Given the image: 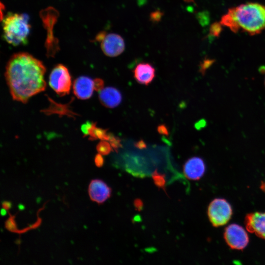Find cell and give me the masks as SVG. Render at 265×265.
Wrapping results in <instances>:
<instances>
[{
	"instance_id": "1",
	"label": "cell",
	"mask_w": 265,
	"mask_h": 265,
	"mask_svg": "<svg viewBox=\"0 0 265 265\" xmlns=\"http://www.w3.org/2000/svg\"><path fill=\"white\" fill-rule=\"evenodd\" d=\"M46 68L43 63L27 53L14 54L6 66L5 78L14 100L25 103L45 90Z\"/></svg>"
},
{
	"instance_id": "2",
	"label": "cell",
	"mask_w": 265,
	"mask_h": 265,
	"mask_svg": "<svg viewBox=\"0 0 265 265\" xmlns=\"http://www.w3.org/2000/svg\"><path fill=\"white\" fill-rule=\"evenodd\" d=\"M221 24L232 32L255 35L265 29V5L249 2L229 8L221 17Z\"/></svg>"
},
{
	"instance_id": "3",
	"label": "cell",
	"mask_w": 265,
	"mask_h": 265,
	"mask_svg": "<svg viewBox=\"0 0 265 265\" xmlns=\"http://www.w3.org/2000/svg\"><path fill=\"white\" fill-rule=\"evenodd\" d=\"M2 28L4 39L9 44L16 46L27 43L30 26L26 15L8 14L2 21Z\"/></svg>"
},
{
	"instance_id": "4",
	"label": "cell",
	"mask_w": 265,
	"mask_h": 265,
	"mask_svg": "<svg viewBox=\"0 0 265 265\" xmlns=\"http://www.w3.org/2000/svg\"><path fill=\"white\" fill-rule=\"evenodd\" d=\"M233 210L225 199L216 198L209 204L208 215L210 222L215 227L226 224L231 218Z\"/></svg>"
},
{
	"instance_id": "5",
	"label": "cell",
	"mask_w": 265,
	"mask_h": 265,
	"mask_svg": "<svg viewBox=\"0 0 265 265\" xmlns=\"http://www.w3.org/2000/svg\"><path fill=\"white\" fill-rule=\"evenodd\" d=\"M49 85L60 96L69 93L72 85L71 77L66 66L58 64L53 68L49 77Z\"/></svg>"
},
{
	"instance_id": "6",
	"label": "cell",
	"mask_w": 265,
	"mask_h": 265,
	"mask_svg": "<svg viewBox=\"0 0 265 265\" xmlns=\"http://www.w3.org/2000/svg\"><path fill=\"white\" fill-rule=\"evenodd\" d=\"M96 39L100 42L103 52L107 56H117L125 50L124 40L119 34L114 33L106 34L102 32L97 35Z\"/></svg>"
},
{
	"instance_id": "7",
	"label": "cell",
	"mask_w": 265,
	"mask_h": 265,
	"mask_svg": "<svg viewBox=\"0 0 265 265\" xmlns=\"http://www.w3.org/2000/svg\"><path fill=\"white\" fill-rule=\"evenodd\" d=\"M224 238L231 249L236 250L245 248L249 240L245 230L241 226L236 224H232L225 228Z\"/></svg>"
},
{
	"instance_id": "8",
	"label": "cell",
	"mask_w": 265,
	"mask_h": 265,
	"mask_svg": "<svg viewBox=\"0 0 265 265\" xmlns=\"http://www.w3.org/2000/svg\"><path fill=\"white\" fill-rule=\"evenodd\" d=\"M244 224L249 232L265 239V212L248 213L245 217Z\"/></svg>"
},
{
	"instance_id": "9",
	"label": "cell",
	"mask_w": 265,
	"mask_h": 265,
	"mask_svg": "<svg viewBox=\"0 0 265 265\" xmlns=\"http://www.w3.org/2000/svg\"><path fill=\"white\" fill-rule=\"evenodd\" d=\"M88 193L93 201L102 204L110 197L111 189L103 181L95 179L89 184Z\"/></svg>"
},
{
	"instance_id": "10",
	"label": "cell",
	"mask_w": 265,
	"mask_h": 265,
	"mask_svg": "<svg viewBox=\"0 0 265 265\" xmlns=\"http://www.w3.org/2000/svg\"><path fill=\"white\" fill-rule=\"evenodd\" d=\"M185 176L191 180L201 178L206 171V165L203 159L198 157H193L187 159L184 165Z\"/></svg>"
},
{
	"instance_id": "11",
	"label": "cell",
	"mask_w": 265,
	"mask_h": 265,
	"mask_svg": "<svg viewBox=\"0 0 265 265\" xmlns=\"http://www.w3.org/2000/svg\"><path fill=\"white\" fill-rule=\"evenodd\" d=\"M73 88L74 94L78 98L88 99L92 96L94 90V80L88 77H80L74 81Z\"/></svg>"
},
{
	"instance_id": "12",
	"label": "cell",
	"mask_w": 265,
	"mask_h": 265,
	"mask_svg": "<svg viewBox=\"0 0 265 265\" xmlns=\"http://www.w3.org/2000/svg\"><path fill=\"white\" fill-rule=\"evenodd\" d=\"M99 99L104 106L114 108L117 106L122 100L120 91L113 87H106L100 91Z\"/></svg>"
},
{
	"instance_id": "13",
	"label": "cell",
	"mask_w": 265,
	"mask_h": 265,
	"mask_svg": "<svg viewBox=\"0 0 265 265\" xmlns=\"http://www.w3.org/2000/svg\"><path fill=\"white\" fill-rule=\"evenodd\" d=\"M133 76L136 80L141 84L148 85L154 80L156 70L152 65L147 62L138 64L133 70Z\"/></svg>"
},
{
	"instance_id": "14",
	"label": "cell",
	"mask_w": 265,
	"mask_h": 265,
	"mask_svg": "<svg viewBox=\"0 0 265 265\" xmlns=\"http://www.w3.org/2000/svg\"><path fill=\"white\" fill-rule=\"evenodd\" d=\"M87 135L90 136L91 140L101 139L108 141L109 137V133H107V130L96 127V124L92 123L89 128Z\"/></svg>"
},
{
	"instance_id": "15",
	"label": "cell",
	"mask_w": 265,
	"mask_h": 265,
	"mask_svg": "<svg viewBox=\"0 0 265 265\" xmlns=\"http://www.w3.org/2000/svg\"><path fill=\"white\" fill-rule=\"evenodd\" d=\"M152 178L155 185L159 188L165 191V178L164 174H161L155 170L152 175Z\"/></svg>"
},
{
	"instance_id": "16",
	"label": "cell",
	"mask_w": 265,
	"mask_h": 265,
	"mask_svg": "<svg viewBox=\"0 0 265 265\" xmlns=\"http://www.w3.org/2000/svg\"><path fill=\"white\" fill-rule=\"evenodd\" d=\"M97 150L102 155H107L112 150L110 143L106 140H102L96 147Z\"/></svg>"
},
{
	"instance_id": "17",
	"label": "cell",
	"mask_w": 265,
	"mask_h": 265,
	"mask_svg": "<svg viewBox=\"0 0 265 265\" xmlns=\"http://www.w3.org/2000/svg\"><path fill=\"white\" fill-rule=\"evenodd\" d=\"M108 141L110 143L112 149L116 152L122 146L121 139L111 133H109Z\"/></svg>"
},
{
	"instance_id": "18",
	"label": "cell",
	"mask_w": 265,
	"mask_h": 265,
	"mask_svg": "<svg viewBox=\"0 0 265 265\" xmlns=\"http://www.w3.org/2000/svg\"><path fill=\"white\" fill-rule=\"evenodd\" d=\"M222 26L220 22L213 23L210 28V34L214 37L219 36L222 29Z\"/></svg>"
},
{
	"instance_id": "19",
	"label": "cell",
	"mask_w": 265,
	"mask_h": 265,
	"mask_svg": "<svg viewBox=\"0 0 265 265\" xmlns=\"http://www.w3.org/2000/svg\"><path fill=\"white\" fill-rule=\"evenodd\" d=\"M213 61L212 59H205L200 65V73L204 74L206 70L212 64Z\"/></svg>"
},
{
	"instance_id": "20",
	"label": "cell",
	"mask_w": 265,
	"mask_h": 265,
	"mask_svg": "<svg viewBox=\"0 0 265 265\" xmlns=\"http://www.w3.org/2000/svg\"><path fill=\"white\" fill-rule=\"evenodd\" d=\"M94 89L97 91H100L104 88V82L101 79L97 78L94 80Z\"/></svg>"
},
{
	"instance_id": "21",
	"label": "cell",
	"mask_w": 265,
	"mask_h": 265,
	"mask_svg": "<svg viewBox=\"0 0 265 265\" xmlns=\"http://www.w3.org/2000/svg\"><path fill=\"white\" fill-rule=\"evenodd\" d=\"M94 161L96 165L99 167H102L104 163V159L102 155L99 153L95 156Z\"/></svg>"
},
{
	"instance_id": "22",
	"label": "cell",
	"mask_w": 265,
	"mask_h": 265,
	"mask_svg": "<svg viewBox=\"0 0 265 265\" xmlns=\"http://www.w3.org/2000/svg\"><path fill=\"white\" fill-rule=\"evenodd\" d=\"M158 132L162 135H168L169 132L166 126L164 124L159 125L157 128Z\"/></svg>"
},
{
	"instance_id": "23",
	"label": "cell",
	"mask_w": 265,
	"mask_h": 265,
	"mask_svg": "<svg viewBox=\"0 0 265 265\" xmlns=\"http://www.w3.org/2000/svg\"><path fill=\"white\" fill-rule=\"evenodd\" d=\"M133 204L137 210L140 211L143 207V204L141 200L139 199H136L134 201Z\"/></svg>"
},
{
	"instance_id": "24",
	"label": "cell",
	"mask_w": 265,
	"mask_h": 265,
	"mask_svg": "<svg viewBox=\"0 0 265 265\" xmlns=\"http://www.w3.org/2000/svg\"><path fill=\"white\" fill-rule=\"evenodd\" d=\"M135 147L139 149L146 148L147 147L146 144L143 140H139L134 143Z\"/></svg>"
},
{
	"instance_id": "25",
	"label": "cell",
	"mask_w": 265,
	"mask_h": 265,
	"mask_svg": "<svg viewBox=\"0 0 265 265\" xmlns=\"http://www.w3.org/2000/svg\"><path fill=\"white\" fill-rule=\"evenodd\" d=\"M2 205L3 209L5 210H8L10 208L11 204L9 202L4 201L2 203Z\"/></svg>"
},
{
	"instance_id": "26",
	"label": "cell",
	"mask_w": 265,
	"mask_h": 265,
	"mask_svg": "<svg viewBox=\"0 0 265 265\" xmlns=\"http://www.w3.org/2000/svg\"><path fill=\"white\" fill-rule=\"evenodd\" d=\"M260 189L265 193V182H262L261 184Z\"/></svg>"
},
{
	"instance_id": "27",
	"label": "cell",
	"mask_w": 265,
	"mask_h": 265,
	"mask_svg": "<svg viewBox=\"0 0 265 265\" xmlns=\"http://www.w3.org/2000/svg\"></svg>"
}]
</instances>
